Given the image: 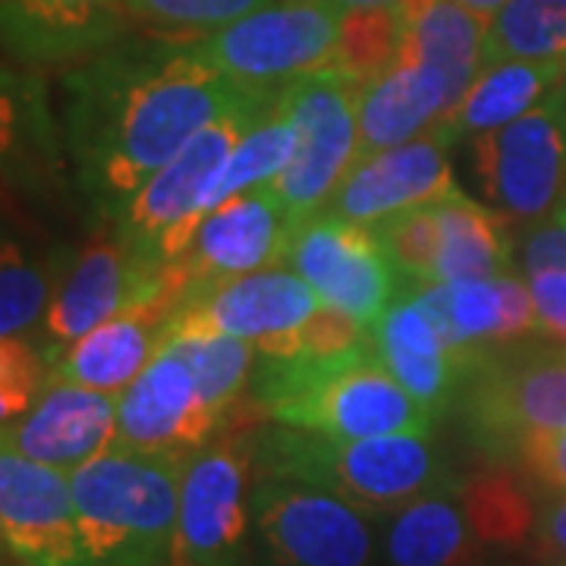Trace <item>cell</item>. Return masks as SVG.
I'll return each mask as SVG.
<instances>
[{"label": "cell", "instance_id": "7c38bea8", "mask_svg": "<svg viewBox=\"0 0 566 566\" xmlns=\"http://www.w3.org/2000/svg\"><path fill=\"white\" fill-rule=\"evenodd\" d=\"M286 264L324 303L344 308L365 327L381 322V315L403 293V283L375 230L334 214H315L300 223Z\"/></svg>", "mask_w": 566, "mask_h": 566}, {"label": "cell", "instance_id": "2e32d148", "mask_svg": "<svg viewBox=\"0 0 566 566\" xmlns=\"http://www.w3.org/2000/svg\"><path fill=\"white\" fill-rule=\"evenodd\" d=\"M186 296V286L161 268L158 283L139 303L123 308L120 315L66 346L54 363V375L120 397L145 371V365L161 353Z\"/></svg>", "mask_w": 566, "mask_h": 566}, {"label": "cell", "instance_id": "7a4b0ae2", "mask_svg": "<svg viewBox=\"0 0 566 566\" xmlns=\"http://www.w3.org/2000/svg\"><path fill=\"white\" fill-rule=\"evenodd\" d=\"M245 397L274 424L340 441L428 434L434 412L378 359L375 340L334 356H262Z\"/></svg>", "mask_w": 566, "mask_h": 566}, {"label": "cell", "instance_id": "8fae6325", "mask_svg": "<svg viewBox=\"0 0 566 566\" xmlns=\"http://www.w3.org/2000/svg\"><path fill=\"white\" fill-rule=\"evenodd\" d=\"M359 506L281 475H255L252 526L274 566H371L375 535Z\"/></svg>", "mask_w": 566, "mask_h": 566}, {"label": "cell", "instance_id": "ee69618b", "mask_svg": "<svg viewBox=\"0 0 566 566\" xmlns=\"http://www.w3.org/2000/svg\"><path fill=\"white\" fill-rule=\"evenodd\" d=\"M551 221L564 223V227H566V192H564V199H560V205L554 208V214H551Z\"/></svg>", "mask_w": 566, "mask_h": 566}, {"label": "cell", "instance_id": "4316f807", "mask_svg": "<svg viewBox=\"0 0 566 566\" xmlns=\"http://www.w3.org/2000/svg\"><path fill=\"white\" fill-rule=\"evenodd\" d=\"M566 76V61L488 63L447 120L434 123L447 139L482 136L520 120Z\"/></svg>", "mask_w": 566, "mask_h": 566}, {"label": "cell", "instance_id": "d6a6232c", "mask_svg": "<svg viewBox=\"0 0 566 566\" xmlns=\"http://www.w3.org/2000/svg\"><path fill=\"white\" fill-rule=\"evenodd\" d=\"M403 51V10H349L340 22L337 54L327 70L368 85L385 76Z\"/></svg>", "mask_w": 566, "mask_h": 566}, {"label": "cell", "instance_id": "b9f144b4", "mask_svg": "<svg viewBox=\"0 0 566 566\" xmlns=\"http://www.w3.org/2000/svg\"><path fill=\"white\" fill-rule=\"evenodd\" d=\"M340 13L349 10H400L406 0H331Z\"/></svg>", "mask_w": 566, "mask_h": 566}, {"label": "cell", "instance_id": "7402d4cb", "mask_svg": "<svg viewBox=\"0 0 566 566\" xmlns=\"http://www.w3.org/2000/svg\"><path fill=\"white\" fill-rule=\"evenodd\" d=\"M375 349L387 371L434 416L460 397L463 368L416 290L400 293L375 324Z\"/></svg>", "mask_w": 566, "mask_h": 566}, {"label": "cell", "instance_id": "1f68e13d", "mask_svg": "<svg viewBox=\"0 0 566 566\" xmlns=\"http://www.w3.org/2000/svg\"><path fill=\"white\" fill-rule=\"evenodd\" d=\"M566 61V0H506L491 17L488 63Z\"/></svg>", "mask_w": 566, "mask_h": 566}, {"label": "cell", "instance_id": "9c48e42d", "mask_svg": "<svg viewBox=\"0 0 566 566\" xmlns=\"http://www.w3.org/2000/svg\"><path fill=\"white\" fill-rule=\"evenodd\" d=\"M344 13L331 0H274L192 48L227 80L271 92L334 63Z\"/></svg>", "mask_w": 566, "mask_h": 566}, {"label": "cell", "instance_id": "74e56055", "mask_svg": "<svg viewBox=\"0 0 566 566\" xmlns=\"http://www.w3.org/2000/svg\"><path fill=\"white\" fill-rule=\"evenodd\" d=\"M526 281L535 300L538 334L551 344L566 346V271L542 268V271H528Z\"/></svg>", "mask_w": 566, "mask_h": 566}, {"label": "cell", "instance_id": "f1b7e54d", "mask_svg": "<svg viewBox=\"0 0 566 566\" xmlns=\"http://www.w3.org/2000/svg\"><path fill=\"white\" fill-rule=\"evenodd\" d=\"M296 148H300V129L290 120V114L283 111L281 102L274 98V107L245 133L243 142L233 148V155L221 164V170L208 182V189L199 199V208L192 211L196 233H199L205 218L214 208H221L227 199L240 196L245 189L277 180L296 158Z\"/></svg>", "mask_w": 566, "mask_h": 566}, {"label": "cell", "instance_id": "5bb4252c", "mask_svg": "<svg viewBox=\"0 0 566 566\" xmlns=\"http://www.w3.org/2000/svg\"><path fill=\"white\" fill-rule=\"evenodd\" d=\"M324 300L286 268H268L192 293L170 334H223L271 353Z\"/></svg>", "mask_w": 566, "mask_h": 566}, {"label": "cell", "instance_id": "836d02e7", "mask_svg": "<svg viewBox=\"0 0 566 566\" xmlns=\"http://www.w3.org/2000/svg\"><path fill=\"white\" fill-rule=\"evenodd\" d=\"M371 230L403 283V293L434 283L438 249H441L438 205H416V208L397 211L385 221L371 223Z\"/></svg>", "mask_w": 566, "mask_h": 566}, {"label": "cell", "instance_id": "d6986e66", "mask_svg": "<svg viewBox=\"0 0 566 566\" xmlns=\"http://www.w3.org/2000/svg\"><path fill=\"white\" fill-rule=\"evenodd\" d=\"M221 431L227 428L205 403L196 375L170 346H161V353L120 394L117 444L129 450L189 460Z\"/></svg>", "mask_w": 566, "mask_h": 566}, {"label": "cell", "instance_id": "603a6c76", "mask_svg": "<svg viewBox=\"0 0 566 566\" xmlns=\"http://www.w3.org/2000/svg\"><path fill=\"white\" fill-rule=\"evenodd\" d=\"M450 82L419 61L400 57L385 76L363 85L359 98V151L356 164L419 139L457 107Z\"/></svg>", "mask_w": 566, "mask_h": 566}, {"label": "cell", "instance_id": "5b68a950", "mask_svg": "<svg viewBox=\"0 0 566 566\" xmlns=\"http://www.w3.org/2000/svg\"><path fill=\"white\" fill-rule=\"evenodd\" d=\"M274 98H277V88L245 92L218 120L208 123L174 161L164 164L117 214L120 240L148 268L161 271L164 264L177 262L192 245L196 240L192 211L199 208L208 182L233 155V148L243 142L245 133L274 107Z\"/></svg>", "mask_w": 566, "mask_h": 566}, {"label": "cell", "instance_id": "bcb514c9", "mask_svg": "<svg viewBox=\"0 0 566 566\" xmlns=\"http://www.w3.org/2000/svg\"><path fill=\"white\" fill-rule=\"evenodd\" d=\"M560 566H566V560H560Z\"/></svg>", "mask_w": 566, "mask_h": 566}, {"label": "cell", "instance_id": "7bdbcfd3", "mask_svg": "<svg viewBox=\"0 0 566 566\" xmlns=\"http://www.w3.org/2000/svg\"><path fill=\"white\" fill-rule=\"evenodd\" d=\"M460 3H465L469 10H475V13H482V17H488V20H491V17H494L501 7H504L506 0H460Z\"/></svg>", "mask_w": 566, "mask_h": 566}, {"label": "cell", "instance_id": "4dcf8cb0", "mask_svg": "<svg viewBox=\"0 0 566 566\" xmlns=\"http://www.w3.org/2000/svg\"><path fill=\"white\" fill-rule=\"evenodd\" d=\"M164 346H170L189 365L205 403L223 428L237 422L249 403L245 390L255 368V346L223 334H170Z\"/></svg>", "mask_w": 566, "mask_h": 566}, {"label": "cell", "instance_id": "8992f818", "mask_svg": "<svg viewBox=\"0 0 566 566\" xmlns=\"http://www.w3.org/2000/svg\"><path fill=\"white\" fill-rule=\"evenodd\" d=\"M255 419L264 412L249 400L237 422L182 465L174 566H249L252 469L262 438Z\"/></svg>", "mask_w": 566, "mask_h": 566}, {"label": "cell", "instance_id": "e0dca14e", "mask_svg": "<svg viewBox=\"0 0 566 566\" xmlns=\"http://www.w3.org/2000/svg\"><path fill=\"white\" fill-rule=\"evenodd\" d=\"M120 438V397L102 394L51 375L35 406L3 424V450L25 460L61 469H76L102 457Z\"/></svg>", "mask_w": 566, "mask_h": 566}, {"label": "cell", "instance_id": "8d00e7d4", "mask_svg": "<svg viewBox=\"0 0 566 566\" xmlns=\"http://www.w3.org/2000/svg\"><path fill=\"white\" fill-rule=\"evenodd\" d=\"M268 3L274 0H126V10L151 25L196 32L205 39Z\"/></svg>", "mask_w": 566, "mask_h": 566}, {"label": "cell", "instance_id": "f6af8a7d", "mask_svg": "<svg viewBox=\"0 0 566 566\" xmlns=\"http://www.w3.org/2000/svg\"><path fill=\"white\" fill-rule=\"evenodd\" d=\"M7 566H10V564H7ZM17 566H32V564H17Z\"/></svg>", "mask_w": 566, "mask_h": 566}, {"label": "cell", "instance_id": "4fadbf2b", "mask_svg": "<svg viewBox=\"0 0 566 566\" xmlns=\"http://www.w3.org/2000/svg\"><path fill=\"white\" fill-rule=\"evenodd\" d=\"M300 223L286 214L271 186H255L214 208L199 227L192 245L177 262L164 264L186 293L286 264Z\"/></svg>", "mask_w": 566, "mask_h": 566}, {"label": "cell", "instance_id": "7dc6e473", "mask_svg": "<svg viewBox=\"0 0 566 566\" xmlns=\"http://www.w3.org/2000/svg\"><path fill=\"white\" fill-rule=\"evenodd\" d=\"M564 85H566V76H564Z\"/></svg>", "mask_w": 566, "mask_h": 566}, {"label": "cell", "instance_id": "83f0119b", "mask_svg": "<svg viewBox=\"0 0 566 566\" xmlns=\"http://www.w3.org/2000/svg\"><path fill=\"white\" fill-rule=\"evenodd\" d=\"M434 205L441 221L434 283L479 281L510 271L513 243L506 233V221L497 211L469 199L460 189Z\"/></svg>", "mask_w": 566, "mask_h": 566}, {"label": "cell", "instance_id": "d4e9b609", "mask_svg": "<svg viewBox=\"0 0 566 566\" xmlns=\"http://www.w3.org/2000/svg\"><path fill=\"white\" fill-rule=\"evenodd\" d=\"M403 51L400 57L438 70L457 102H463L469 85L482 73L488 17L469 10L460 0H406Z\"/></svg>", "mask_w": 566, "mask_h": 566}, {"label": "cell", "instance_id": "d590c367", "mask_svg": "<svg viewBox=\"0 0 566 566\" xmlns=\"http://www.w3.org/2000/svg\"><path fill=\"white\" fill-rule=\"evenodd\" d=\"M54 375V363L32 337H10L0 344V416L3 424L25 416Z\"/></svg>", "mask_w": 566, "mask_h": 566}, {"label": "cell", "instance_id": "9a60e30c", "mask_svg": "<svg viewBox=\"0 0 566 566\" xmlns=\"http://www.w3.org/2000/svg\"><path fill=\"white\" fill-rule=\"evenodd\" d=\"M0 535L20 564L88 566L70 475L13 450L0 453Z\"/></svg>", "mask_w": 566, "mask_h": 566}, {"label": "cell", "instance_id": "3957f363", "mask_svg": "<svg viewBox=\"0 0 566 566\" xmlns=\"http://www.w3.org/2000/svg\"><path fill=\"white\" fill-rule=\"evenodd\" d=\"M182 457L114 444L70 475L88 566H174Z\"/></svg>", "mask_w": 566, "mask_h": 566}, {"label": "cell", "instance_id": "52a82bcc", "mask_svg": "<svg viewBox=\"0 0 566 566\" xmlns=\"http://www.w3.org/2000/svg\"><path fill=\"white\" fill-rule=\"evenodd\" d=\"M472 438L494 457L566 428V346H497L465 368L460 397Z\"/></svg>", "mask_w": 566, "mask_h": 566}, {"label": "cell", "instance_id": "f546056e", "mask_svg": "<svg viewBox=\"0 0 566 566\" xmlns=\"http://www.w3.org/2000/svg\"><path fill=\"white\" fill-rule=\"evenodd\" d=\"M469 526L485 547L516 551L535 538L538 513L535 501L510 465H485L457 485Z\"/></svg>", "mask_w": 566, "mask_h": 566}, {"label": "cell", "instance_id": "e575fe53", "mask_svg": "<svg viewBox=\"0 0 566 566\" xmlns=\"http://www.w3.org/2000/svg\"><path fill=\"white\" fill-rule=\"evenodd\" d=\"M54 293L57 290L44 264L25 259L20 245L7 240L0 264V337H32V331L48 318Z\"/></svg>", "mask_w": 566, "mask_h": 566}, {"label": "cell", "instance_id": "ab89813d", "mask_svg": "<svg viewBox=\"0 0 566 566\" xmlns=\"http://www.w3.org/2000/svg\"><path fill=\"white\" fill-rule=\"evenodd\" d=\"M523 271H542V268H564L566 271V227L557 221H547L528 233L520 252Z\"/></svg>", "mask_w": 566, "mask_h": 566}, {"label": "cell", "instance_id": "44dd1931", "mask_svg": "<svg viewBox=\"0 0 566 566\" xmlns=\"http://www.w3.org/2000/svg\"><path fill=\"white\" fill-rule=\"evenodd\" d=\"M416 293L441 324L463 375L472 359L488 349L513 346L528 334H538L528 281L510 271L479 281L428 283L416 286Z\"/></svg>", "mask_w": 566, "mask_h": 566}, {"label": "cell", "instance_id": "ffe728a7", "mask_svg": "<svg viewBox=\"0 0 566 566\" xmlns=\"http://www.w3.org/2000/svg\"><path fill=\"white\" fill-rule=\"evenodd\" d=\"M447 145L450 139L431 126L419 139L353 164L334 199L318 214L371 227L406 208L441 202L457 189L447 164Z\"/></svg>", "mask_w": 566, "mask_h": 566}, {"label": "cell", "instance_id": "ac0fdd59", "mask_svg": "<svg viewBox=\"0 0 566 566\" xmlns=\"http://www.w3.org/2000/svg\"><path fill=\"white\" fill-rule=\"evenodd\" d=\"M161 271L148 268L139 255L123 243L120 233L114 240H95L85 245L73 264H63L54 303L41 324V346L57 363L66 346L82 340L95 327L120 315L123 308L139 303L142 296L158 283Z\"/></svg>", "mask_w": 566, "mask_h": 566}, {"label": "cell", "instance_id": "cb8c5ba5", "mask_svg": "<svg viewBox=\"0 0 566 566\" xmlns=\"http://www.w3.org/2000/svg\"><path fill=\"white\" fill-rule=\"evenodd\" d=\"M387 566H482L485 545L469 526L457 485L400 506L385 535Z\"/></svg>", "mask_w": 566, "mask_h": 566}, {"label": "cell", "instance_id": "277c9868", "mask_svg": "<svg viewBox=\"0 0 566 566\" xmlns=\"http://www.w3.org/2000/svg\"><path fill=\"white\" fill-rule=\"evenodd\" d=\"M255 463L262 475L324 488L363 513H397L434 488L453 485L428 434L340 441L318 431L274 424L262 431Z\"/></svg>", "mask_w": 566, "mask_h": 566}, {"label": "cell", "instance_id": "ba28073f", "mask_svg": "<svg viewBox=\"0 0 566 566\" xmlns=\"http://www.w3.org/2000/svg\"><path fill=\"white\" fill-rule=\"evenodd\" d=\"M363 85L340 70H318L277 88V102L300 129L293 164L268 186L296 223L315 218L334 199L359 151Z\"/></svg>", "mask_w": 566, "mask_h": 566}, {"label": "cell", "instance_id": "f35d334b", "mask_svg": "<svg viewBox=\"0 0 566 566\" xmlns=\"http://www.w3.org/2000/svg\"><path fill=\"white\" fill-rule=\"evenodd\" d=\"M513 460H520L538 485L551 488L554 494H566V428L523 441Z\"/></svg>", "mask_w": 566, "mask_h": 566}, {"label": "cell", "instance_id": "6da1fadb", "mask_svg": "<svg viewBox=\"0 0 566 566\" xmlns=\"http://www.w3.org/2000/svg\"><path fill=\"white\" fill-rule=\"evenodd\" d=\"M245 92L189 48L133 51L70 80L66 139L85 192L114 218Z\"/></svg>", "mask_w": 566, "mask_h": 566}, {"label": "cell", "instance_id": "60d3db41", "mask_svg": "<svg viewBox=\"0 0 566 566\" xmlns=\"http://www.w3.org/2000/svg\"><path fill=\"white\" fill-rule=\"evenodd\" d=\"M535 547L542 557L566 560V494L538 513V528H535Z\"/></svg>", "mask_w": 566, "mask_h": 566}, {"label": "cell", "instance_id": "484cf974", "mask_svg": "<svg viewBox=\"0 0 566 566\" xmlns=\"http://www.w3.org/2000/svg\"><path fill=\"white\" fill-rule=\"evenodd\" d=\"M126 0H3L7 48L25 57H66L117 32Z\"/></svg>", "mask_w": 566, "mask_h": 566}, {"label": "cell", "instance_id": "30bf717a", "mask_svg": "<svg viewBox=\"0 0 566 566\" xmlns=\"http://www.w3.org/2000/svg\"><path fill=\"white\" fill-rule=\"evenodd\" d=\"M472 174L506 223H538L566 192V85L520 120L472 139Z\"/></svg>", "mask_w": 566, "mask_h": 566}]
</instances>
